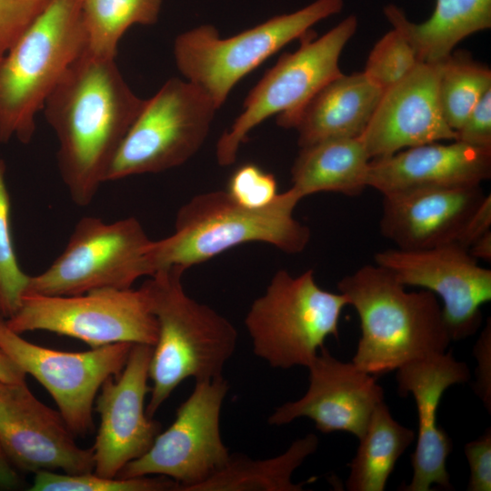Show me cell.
I'll use <instances>...</instances> for the list:
<instances>
[{
  "mask_svg": "<svg viewBox=\"0 0 491 491\" xmlns=\"http://www.w3.org/2000/svg\"><path fill=\"white\" fill-rule=\"evenodd\" d=\"M301 199L292 187L262 208L243 206L226 191L193 196L179 208L174 233L152 242V276L172 266L186 270L251 242L268 244L286 254L301 253L311 236L309 227L294 217Z\"/></svg>",
  "mask_w": 491,
  "mask_h": 491,
  "instance_id": "3",
  "label": "cell"
},
{
  "mask_svg": "<svg viewBox=\"0 0 491 491\" xmlns=\"http://www.w3.org/2000/svg\"><path fill=\"white\" fill-rule=\"evenodd\" d=\"M26 374L0 348V381L19 383L25 381Z\"/></svg>",
  "mask_w": 491,
  "mask_h": 491,
  "instance_id": "39",
  "label": "cell"
},
{
  "mask_svg": "<svg viewBox=\"0 0 491 491\" xmlns=\"http://www.w3.org/2000/svg\"><path fill=\"white\" fill-rule=\"evenodd\" d=\"M50 0H0V58Z\"/></svg>",
  "mask_w": 491,
  "mask_h": 491,
  "instance_id": "33",
  "label": "cell"
},
{
  "mask_svg": "<svg viewBox=\"0 0 491 491\" xmlns=\"http://www.w3.org/2000/svg\"><path fill=\"white\" fill-rule=\"evenodd\" d=\"M473 355L476 359L475 371L476 381L473 384L474 393L478 396L486 409L491 414V320L487 319L474 348Z\"/></svg>",
  "mask_w": 491,
  "mask_h": 491,
  "instance_id": "36",
  "label": "cell"
},
{
  "mask_svg": "<svg viewBox=\"0 0 491 491\" xmlns=\"http://www.w3.org/2000/svg\"><path fill=\"white\" fill-rule=\"evenodd\" d=\"M486 194L481 185L383 195L381 235L404 250L454 244Z\"/></svg>",
  "mask_w": 491,
  "mask_h": 491,
  "instance_id": "20",
  "label": "cell"
},
{
  "mask_svg": "<svg viewBox=\"0 0 491 491\" xmlns=\"http://www.w3.org/2000/svg\"><path fill=\"white\" fill-rule=\"evenodd\" d=\"M346 306L342 293L316 284L313 269L296 276L278 270L245 317L253 353L274 368L307 367L328 336L338 338Z\"/></svg>",
  "mask_w": 491,
  "mask_h": 491,
  "instance_id": "6",
  "label": "cell"
},
{
  "mask_svg": "<svg viewBox=\"0 0 491 491\" xmlns=\"http://www.w3.org/2000/svg\"><path fill=\"white\" fill-rule=\"evenodd\" d=\"M491 177V149L459 141L428 143L370 160L367 186L382 195L482 185Z\"/></svg>",
  "mask_w": 491,
  "mask_h": 491,
  "instance_id": "21",
  "label": "cell"
},
{
  "mask_svg": "<svg viewBox=\"0 0 491 491\" xmlns=\"http://www.w3.org/2000/svg\"><path fill=\"white\" fill-rule=\"evenodd\" d=\"M415 432L391 415L381 402L373 411L349 463L348 491H384L400 456L415 440Z\"/></svg>",
  "mask_w": 491,
  "mask_h": 491,
  "instance_id": "25",
  "label": "cell"
},
{
  "mask_svg": "<svg viewBox=\"0 0 491 491\" xmlns=\"http://www.w3.org/2000/svg\"><path fill=\"white\" fill-rule=\"evenodd\" d=\"M414 48L396 28L373 46L363 73L383 92L405 78L419 64Z\"/></svg>",
  "mask_w": 491,
  "mask_h": 491,
  "instance_id": "31",
  "label": "cell"
},
{
  "mask_svg": "<svg viewBox=\"0 0 491 491\" xmlns=\"http://www.w3.org/2000/svg\"><path fill=\"white\" fill-rule=\"evenodd\" d=\"M218 108L187 80L168 79L145 105L120 144L105 182L161 173L201 148Z\"/></svg>",
  "mask_w": 491,
  "mask_h": 491,
  "instance_id": "9",
  "label": "cell"
},
{
  "mask_svg": "<svg viewBox=\"0 0 491 491\" xmlns=\"http://www.w3.org/2000/svg\"><path fill=\"white\" fill-rule=\"evenodd\" d=\"M0 446L20 471H94L93 449L75 442L60 413L39 401L25 381H0Z\"/></svg>",
  "mask_w": 491,
  "mask_h": 491,
  "instance_id": "15",
  "label": "cell"
},
{
  "mask_svg": "<svg viewBox=\"0 0 491 491\" xmlns=\"http://www.w3.org/2000/svg\"><path fill=\"white\" fill-rule=\"evenodd\" d=\"M153 240L135 217L105 222L84 216L64 251L42 273L30 276L24 295L75 296L127 289L152 276L148 252Z\"/></svg>",
  "mask_w": 491,
  "mask_h": 491,
  "instance_id": "10",
  "label": "cell"
},
{
  "mask_svg": "<svg viewBox=\"0 0 491 491\" xmlns=\"http://www.w3.org/2000/svg\"><path fill=\"white\" fill-rule=\"evenodd\" d=\"M185 272L178 266L161 269L143 284L158 326L149 364L152 386L145 412L150 417L183 381L223 376L236 348L235 326L185 293Z\"/></svg>",
  "mask_w": 491,
  "mask_h": 491,
  "instance_id": "4",
  "label": "cell"
},
{
  "mask_svg": "<svg viewBox=\"0 0 491 491\" xmlns=\"http://www.w3.org/2000/svg\"><path fill=\"white\" fill-rule=\"evenodd\" d=\"M384 13L425 63L443 61L463 39L491 27V0H436L430 17L419 24L393 4Z\"/></svg>",
  "mask_w": 491,
  "mask_h": 491,
  "instance_id": "23",
  "label": "cell"
},
{
  "mask_svg": "<svg viewBox=\"0 0 491 491\" xmlns=\"http://www.w3.org/2000/svg\"><path fill=\"white\" fill-rule=\"evenodd\" d=\"M318 445L317 436L308 434L273 457L253 459L232 454L222 470L197 485L193 491H301L305 483H294L293 474L316 451Z\"/></svg>",
  "mask_w": 491,
  "mask_h": 491,
  "instance_id": "26",
  "label": "cell"
},
{
  "mask_svg": "<svg viewBox=\"0 0 491 491\" xmlns=\"http://www.w3.org/2000/svg\"><path fill=\"white\" fill-rule=\"evenodd\" d=\"M17 469L13 466L0 446V490H13L21 486Z\"/></svg>",
  "mask_w": 491,
  "mask_h": 491,
  "instance_id": "38",
  "label": "cell"
},
{
  "mask_svg": "<svg viewBox=\"0 0 491 491\" xmlns=\"http://www.w3.org/2000/svg\"><path fill=\"white\" fill-rule=\"evenodd\" d=\"M469 254L476 259L486 262L491 260V230L475 241L468 248Z\"/></svg>",
  "mask_w": 491,
  "mask_h": 491,
  "instance_id": "40",
  "label": "cell"
},
{
  "mask_svg": "<svg viewBox=\"0 0 491 491\" xmlns=\"http://www.w3.org/2000/svg\"><path fill=\"white\" fill-rule=\"evenodd\" d=\"M357 18L348 15L319 38L308 31L300 46L285 53L254 86L243 111L217 141L215 155L221 166L235 163L238 149L257 125L276 115V123L291 128L305 105L330 81L343 73L339 58L357 29Z\"/></svg>",
  "mask_w": 491,
  "mask_h": 491,
  "instance_id": "8",
  "label": "cell"
},
{
  "mask_svg": "<svg viewBox=\"0 0 491 491\" xmlns=\"http://www.w3.org/2000/svg\"><path fill=\"white\" fill-rule=\"evenodd\" d=\"M162 0H82L84 51L115 58L117 45L133 25L156 23Z\"/></svg>",
  "mask_w": 491,
  "mask_h": 491,
  "instance_id": "27",
  "label": "cell"
},
{
  "mask_svg": "<svg viewBox=\"0 0 491 491\" xmlns=\"http://www.w3.org/2000/svg\"><path fill=\"white\" fill-rule=\"evenodd\" d=\"M490 89V68L466 52L452 53L441 61L438 99L444 118L455 132Z\"/></svg>",
  "mask_w": 491,
  "mask_h": 491,
  "instance_id": "28",
  "label": "cell"
},
{
  "mask_svg": "<svg viewBox=\"0 0 491 491\" xmlns=\"http://www.w3.org/2000/svg\"><path fill=\"white\" fill-rule=\"evenodd\" d=\"M344 0H316L295 12L274 16L231 37L203 25L174 43L179 72L219 108L233 87L271 55L300 39L316 23L341 12Z\"/></svg>",
  "mask_w": 491,
  "mask_h": 491,
  "instance_id": "7",
  "label": "cell"
},
{
  "mask_svg": "<svg viewBox=\"0 0 491 491\" xmlns=\"http://www.w3.org/2000/svg\"><path fill=\"white\" fill-rule=\"evenodd\" d=\"M115 343L85 352H65L24 339L0 315V348L51 395L75 436L94 430L93 408L102 385L123 370L132 346Z\"/></svg>",
  "mask_w": 491,
  "mask_h": 491,
  "instance_id": "13",
  "label": "cell"
},
{
  "mask_svg": "<svg viewBox=\"0 0 491 491\" xmlns=\"http://www.w3.org/2000/svg\"><path fill=\"white\" fill-rule=\"evenodd\" d=\"M441 62L419 63L385 90L360 139L371 159L433 142L456 140L438 99Z\"/></svg>",
  "mask_w": 491,
  "mask_h": 491,
  "instance_id": "19",
  "label": "cell"
},
{
  "mask_svg": "<svg viewBox=\"0 0 491 491\" xmlns=\"http://www.w3.org/2000/svg\"><path fill=\"white\" fill-rule=\"evenodd\" d=\"M456 140L473 147L491 149V89L456 131Z\"/></svg>",
  "mask_w": 491,
  "mask_h": 491,
  "instance_id": "34",
  "label": "cell"
},
{
  "mask_svg": "<svg viewBox=\"0 0 491 491\" xmlns=\"http://www.w3.org/2000/svg\"><path fill=\"white\" fill-rule=\"evenodd\" d=\"M238 204L248 208H262L277 196L275 175L255 164H244L231 175L227 191Z\"/></svg>",
  "mask_w": 491,
  "mask_h": 491,
  "instance_id": "32",
  "label": "cell"
},
{
  "mask_svg": "<svg viewBox=\"0 0 491 491\" xmlns=\"http://www.w3.org/2000/svg\"><path fill=\"white\" fill-rule=\"evenodd\" d=\"M31 491H178L174 480L157 477H105L94 472L58 474L43 470L35 474Z\"/></svg>",
  "mask_w": 491,
  "mask_h": 491,
  "instance_id": "30",
  "label": "cell"
},
{
  "mask_svg": "<svg viewBox=\"0 0 491 491\" xmlns=\"http://www.w3.org/2000/svg\"><path fill=\"white\" fill-rule=\"evenodd\" d=\"M464 453L469 465L467 491L491 490V428L465 445Z\"/></svg>",
  "mask_w": 491,
  "mask_h": 491,
  "instance_id": "35",
  "label": "cell"
},
{
  "mask_svg": "<svg viewBox=\"0 0 491 491\" xmlns=\"http://www.w3.org/2000/svg\"><path fill=\"white\" fill-rule=\"evenodd\" d=\"M115 58L83 51L47 97L46 122L57 141V167L72 201L90 205L131 125L145 105Z\"/></svg>",
  "mask_w": 491,
  "mask_h": 491,
  "instance_id": "1",
  "label": "cell"
},
{
  "mask_svg": "<svg viewBox=\"0 0 491 491\" xmlns=\"http://www.w3.org/2000/svg\"><path fill=\"white\" fill-rule=\"evenodd\" d=\"M337 288L360 320L352 363L374 376L445 353L452 342L437 296L425 289L406 291L381 266H361L344 276Z\"/></svg>",
  "mask_w": 491,
  "mask_h": 491,
  "instance_id": "2",
  "label": "cell"
},
{
  "mask_svg": "<svg viewBox=\"0 0 491 491\" xmlns=\"http://www.w3.org/2000/svg\"><path fill=\"white\" fill-rule=\"evenodd\" d=\"M228 389L224 376L195 382L171 426L116 477L163 476L177 483L178 491H193L222 470L232 455L220 433V414Z\"/></svg>",
  "mask_w": 491,
  "mask_h": 491,
  "instance_id": "12",
  "label": "cell"
},
{
  "mask_svg": "<svg viewBox=\"0 0 491 491\" xmlns=\"http://www.w3.org/2000/svg\"><path fill=\"white\" fill-rule=\"evenodd\" d=\"M82 0H50L0 58V143L28 144L35 117L84 51Z\"/></svg>",
  "mask_w": 491,
  "mask_h": 491,
  "instance_id": "5",
  "label": "cell"
},
{
  "mask_svg": "<svg viewBox=\"0 0 491 491\" xmlns=\"http://www.w3.org/2000/svg\"><path fill=\"white\" fill-rule=\"evenodd\" d=\"M491 226V195H486L481 204L475 209L464 224L454 244L468 250Z\"/></svg>",
  "mask_w": 491,
  "mask_h": 491,
  "instance_id": "37",
  "label": "cell"
},
{
  "mask_svg": "<svg viewBox=\"0 0 491 491\" xmlns=\"http://www.w3.org/2000/svg\"><path fill=\"white\" fill-rule=\"evenodd\" d=\"M470 376L466 363L457 361L451 350L411 361L396 369L397 393L401 396H413L418 416L416 445L411 454L413 476L400 490L430 491L432 486L454 489L446 470L453 443L438 426L436 414L445 391L467 382Z\"/></svg>",
  "mask_w": 491,
  "mask_h": 491,
  "instance_id": "18",
  "label": "cell"
},
{
  "mask_svg": "<svg viewBox=\"0 0 491 491\" xmlns=\"http://www.w3.org/2000/svg\"><path fill=\"white\" fill-rule=\"evenodd\" d=\"M383 91L362 72L337 76L300 111L292 127L299 147L336 138L360 137Z\"/></svg>",
  "mask_w": 491,
  "mask_h": 491,
  "instance_id": "22",
  "label": "cell"
},
{
  "mask_svg": "<svg viewBox=\"0 0 491 491\" xmlns=\"http://www.w3.org/2000/svg\"><path fill=\"white\" fill-rule=\"evenodd\" d=\"M306 368V394L276 407L268 424L284 426L307 417L322 433L346 432L360 438L373 411L384 401V390L375 376L336 358L325 346Z\"/></svg>",
  "mask_w": 491,
  "mask_h": 491,
  "instance_id": "17",
  "label": "cell"
},
{
  "mask_svg": "<svg viewBox=\"0 0 491 491\" xmlns=\"http://www.w3.org/2000/svg\"><path fill=\"white\" fill-rule=\"evenodd\" d=\"M405 286H416L441 298L452 341L475 335L482 322L481 306L491 299V270L482 267L467 249L447 244L421 250L391 248L375 255Z\"/></svg>",
  "mask_w": 491,
  "mask_h": 491,
  "instance_id": "14",
  "label": "cell"
},
{
  "mask_svg": "<svg viewBox=\"0 0 491 491\" xmlns=\"http://www.w3.org/2000/svg\"><path fill=\"white\" fill-rule=\"evenodd\" d=\"M370 160L360 137L328 139L300 147L291 168V187L302 198L319 192L359 195L368 187Z\"/></svg>",
  "mask_w": 491,
  "mask_h": 491,
  "instance_id": "24",
  "label": "cell"
},
{
  "mask_svg": "<svg viewBox=\"0 0 491 491\" xmlns=\"http://www.w3.org/2000/svg\"><path fill=\"white\" fill-rule=\"evenodd\" d=\"M5 174V161L0 158V315L7 319L19 308L30 276L22 270L14 247Z\"/></svg>",
  "mask_w": 491,
  "mask_h": 491,
  "instance_id": "29",
  "label": "cell"
},
{
  "mask_svg": "<svg viewBox=\"0 0 491 491\" xmlns=\"http://www.w3.org/2000/svg\"><path fill=\"white\" fill-rule=\"evenodd\" d=\"M153 346L134 344L116 376L105 380L95 401L100 425L93 449L94 473L116 477L128 463L143 456L161 432L159 422L145 412L150 393L149 364Z\"/></svg>",
  "mask_w": 491,
  "mask_h": 491,
  "instance_id": "16",
  "label": "cell"
},
{
  "mask_svg": "<svg viewBox=\"0 0 491 491\" xmlns=\"http://www.w3.org/2000/svg\"><path fill=\"white\" fill-rule=\"evenodd\" d=\"M17 334L48 331L77 338L91 347L115 343L154 346L157 321L145 287L98 289L75 296L24 295L5 319Z\"/></svg>",
  "mask_w": 491,
  "mask_h": 491,
  "instance_id": "11",
  "label": "cell"
}]
</instances>
